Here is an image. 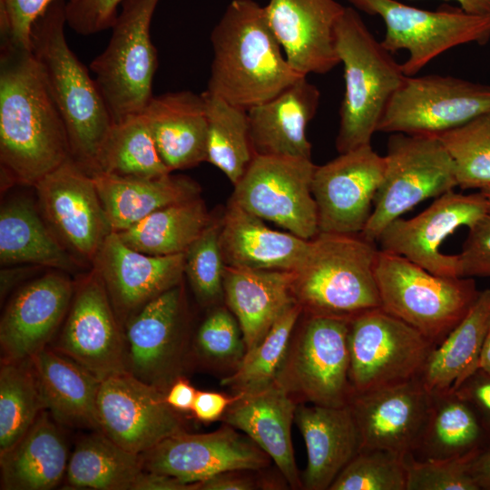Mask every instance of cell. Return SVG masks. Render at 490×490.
<instances>
[{
    "label": "cell",
    "instance_id": "obj_35",
    "mask_svg": "<svg viewBox=\"0 0 490 490\" xmlns=\"http://www.w3.org/2000/svg\"><path fill=\"white\" fill-rule=\"evenodd\" d=\"M490 325V289L480 294L461 321L430 352L418 380L429 392L457 387L478 368Z\"/></svg>",
    "mask_w": 490,
    "mask_h": 490
},
{
    "label": "cell",
    "instance_id": "obj_31",
    "mask_svg": "<svg viewBox=\"0 0 490 490\" xmlns=\"http://www.w3.org/2000/svg\"><path fill=\"white\" fill-rule=\"evenodd\" d=\"M45 406L60 424L99 430L97 398L101 380L54 349L29 359Z\"/></svg>",
    "mask_w": 490,
    "mask_h": 490
},
{
    "label": "cell",
    "instance_id": "obj_42",
    "mask_svg": "<svg viewBox=\"0 0 490 490\" xmlns=\"http://www.w3.org/2000/svg\"><path fill=\"white\" fill-rule=\"evenodd\" d=\"M302 312V308L297 302L289 307L265 338L246 352L237 369L221 377L220 385L230 388L232 394H245L274 383Z\"/></svg>",
    "mask_w": 490,
    "mask_h": 490
},
{
    "label": "cell",
    "instance_id": "obj_1",
    "mask_svg": "<svg viewBox=\"0 0 490 490\" xmlns=\"http://www.w3.org/2000/svg\"><path fill=\"white\" fill-rule=\"evenodd\" d=\"M69 158L64 121L34 54L1 38L2 174L8 181L34 187Z\"/></svg>",
    "mask_w": 490,
    "mask_h": 490
},
{
    "label": "cell",
    "instance_id": "obj_14",
    "mask_svg": "<svg viewBox=\"0 0 490 490\" xmlns=\"http://www.w3.org/2000/svg\"><path fill=\"white\" fill-rule=\"evenodd\" d=\"M125 328L126 370L166 393L191 358L181 283L145 304Z\"/></svg>",
    "mask_w": 490,
    "mask_h": 490
},
{
    "label": "cell",
    "instance_id": "obj_37",
    "mask_svg": "<svg viewBox=\"0 0 490 490\" xmlns=\"http://www.w3.org/2000/svg\"><path fill=\"white\" fill-rule=\"evenodd\" d=\"M211 217L199 196L162 208L117 234L126 245L140 252L176 255L185 253Z\"/></svg>",
    "mask_w": 490,
    "mask_h": 490
},
{
    "label": "cell",
    "instance_id": "obj_38",
    "mask_svg": "<svg viewBox=\"0 0 490 490\" xmlns=\"http://www.w3.org/2000/svg\"><path fill=\"white\" fill-rule=\"evenodd\" d=\"M142 470L141 454L122 448L97 430L77 443L65 475L74 488L132 490Z\"/></svg>",
    "mask_w": 490,
    "mask_h": 490
},
{
    "label": "cell",
    "instance_id": "obj_56",
    "mask_svg": "<svg viewBox=\"0 0 490 490\" xmlns=\"http://www.w3.org/2000/svg\"><path fill=\"white\" fill-rule=\"evenodd\" d=\"M472 473L480 490H490V448L473 461Z\"/></svg>",
    "mask_w": 490,
    "mask_h": 490
},
{
    "label": "cell",
    "instance_id": "obj_25",
    "mask_svg": "<svg viewBox=\"0 0 490 490\" xmlns=\"http://www.w3.org/2000/svg\"><path fill=\"white\" fill-rule=\"evenodd\" d=\"M298 403L276 382L239 394L220 421L248 436L274 462L291 489H303L291 440Z\"/></svg>",
    "mask_w": 490,
    "mask_h": 490
},
{
    "label": "cell",
    "instance_id": "obj_3",
    "mask_svg": "<svg viewBox=\"0 0 490 490\" xmlns=\"http://www.w3.org/2000/svg\"><path fill=\"white\" fill-rule=\"evenodd\" d=\"M65 0L35 20L31 52L64 121L72 159L90 175L113 122L93 78L67 44Z\"/></svg>",
    "mask_w": 490,
    "mask_h": 490
},
{
    "label": "cell",
    "instance_id": "obj_10",
    "mask_svg": "<svg viewBox=\"0 0 490 490\" xmlns=\"http://www.w3.org/2000/svg\"><path fill=\"white\" fill-rule=\"evenodd\" d=\"M348 345L351 394L418 378L436 346L381 307L349 318Z\"/></svg>",
    "mask_w": 490,
    "mask_h": 490
},
{
    "label": "cell",
    "instance_id": "obj_44",
    "mask_svg": "<svg viewBox=\"0 0 490 490\" xmlns=\"http://www.w3.org/2000/svg\"><path fill=\"white\" fill-rule=\"evenodd\" d=\"M437 137L453 161L457 187L480 191L490 186V114Z\"/></svg>",
    "mask_w": 490,
    "mask_h": 490
},
{
    "label": "cell",
    "instance_id": "obj_9",
    "mask_svg": "<svg viewBox=\"0 0 490 490\" xmlns=\"http://www.w3.org/2000/svg\"><path fill=\"white\" fill-rule=\"evenodd\" d=\"M371 216L360 233L377 242L393 220L457 187L453 161L436 135L391 133Z\"/></svg>",
    "mask_w": 490,
    "mask_h": 490
},
{
    "label": "cell",
    "instance_id": "obj_46",
    "mask_svg": "<svg viewBox=\"0 0 490 490\" xmlns=\"http://www.w3.org/2000/svg\"><path fill=\"white\" fill-rule=\"evenodd\" d=\"M407 484L406 455L382 448H363L328 490H407Z\"/></svg>",
    "mask_w": 490,
    "mask_h": 490
},
{
    "label": "cell",
    "instance_id": "obj_41",
    "mask_svg": "<svg viewBox=\"0 0 490 490\" xmlns=\"http://www.w3.org/2000/svg\"><path fill=\"white\" fill-rule=\"evenodd\" d=\"M43 410L45 406L29 360H2L0 455L24 436Z\"/></svg>",
    "mask_w": 490,
    "mask_h": 490
},
{
    "label": "cell",
    "instance_id": "obj_16",
    "mask_svg": "<svg viewBox=\"0 0 490 490\" xmlns=\"http://www.w3.org/2000/svg\"><path fill=\"white\" fill-rule=\"evenodd\" d=\"M97 417L101 432L136 454L186 431L182 415L167 403L165 392L128 371L102 380Z\"/></svg>",
    "mask_w": 490,
    "mask_h": 490
},
{
    "label": "cell",
    "instance_id": "obj_43",
    "mask_svg": "<svg viewBox=\"0 0 490 490\" xmlns=\"http://www.w3.org/2000/svg\"><path fill=\"white\" fill-rule=\"evenodd\" d=\"M247 352L240 326L226 305H216L198 328L191 358L222 377L233 373Z\"/></svg>",
    "mask_w": 490,
    "mask_h": 490
},
{
    "label": "cell",
    "instance_id": "obj_19",
    "mask_svg": "<svg viewBox=\"0 0 490 490\" xmlns=\"http://www.w3.org/2000/svg\"><path fill=\"white\" fill-rule=\"evenodd\" d=\"M142 468L199 483L220 473L269 468L270 457L248 436L223 423L204 434L182 431L141 454Z\"/></svg>",
    "mask_w": 490,
    "mask_h": 490
},
{
    "label": "cell",
    "instance_id": "obj_2",
    "mask_svg": "<svg viewBox=\"0 0 490 490\" xmlns=\"http://www.w3.org/2000/svg\"><path fill=\"white\" fill-rule=\"evenodd\" d=\"M207 93L249 110L275 97L303 75L289 64L255 0H232L211 34Z\"/></svg>",
    "mask_w": 490,
    "mask_h": 490
},
{
    "label": "cell",
    "instance_id": "obj_55",
    "mask_svg": "<svg viewBox=\"0 0 490 490\" xmlns=\"http://www.w3.org/2000/svg\"><path fill=\"white\" fill-rule=\"evenodd\" d=\"M197 390L183 377H178L165 393L167 403L175 410L191 412Z\"/></svg>",
    "mask_w": 490,
    "mask_h": 490
},
{
    "label": "cell",
    "instance_id": "obj_53",
    "mask_svg": "<svg viewBox=\"0 0 490 490\" xmlns=\"http://www.w3.org/2000/svg\"><path fill=\"white\" fill-rule=\"evenodd\" d=\"M239 394H225L214 391L197 390L191 413L203 423L220 420Z\"/></svg>",
    "mask_w": 490,
    "mask_h": 490
},
{
    "label": "cell",
    "instance_id": "obj_39",
    "mask_svg": "<svg viewBox=\"0 0 490 490\" xmlns=\"http://www.w3.org/2000/svg\"><path fill=\"white\" fill-rule=\"evenodd\" d=\"M97 172L135 178L171 173L142 113L113 123L97 154Z\"/></svg>",
    "mask_w": 490,
    "mask_h": 490
},
{
    "label": "cell",
    "instance_id": "obj_13",
    "mask_svg": "<svg viewBox=\"0 0 490 490\" xmlns=\"http://www.w3.org/2000/svg\"><path fill=\"white\" fill-rule=\"evenodd\" d=\"M490 114V85L451 75L406 76L377 132L439 135Z\"/></svg>",
    "mask_w": 490,
    "mask_h": 490
},
{
    "label": "cell",
    "instance_id": "obj_34",
    "mask_svg": "<svg viewBox=\"0 0 490 490\" xmlns=\"http://www.w3.org/2000/svg\"><path fill=\"white\" fill-rule=\"evenodd\" d=\"M490 448V432L454 390L431 393L428 417L413 455L419 460L475 458Z\"/></svg>",
    "mask_w": 490,
    "mask_h": 490
},
{
    "label": "cell",
    "instance_id": "obj_45",
    "mask_svg": "<svg viewBox=\"0 0 490 490\" xmlns=\"http://www.w3.org/2000/svg\"><path fill=\"white\" fill-rule=\"evenodd\" d=\"M221 216L212 215L208 226L184 253V274L196 299L210 308L224 299L226 265L220 245Z\"/></svg>",
    "mask_w": 490,
    "mask_h": 490
},
{
    "label": "cell",
    "instance_id": "obj_5",
    "mask_svg": "<svg viewBox=\"0 0 490 490\" xmlns=\"http://www.w3.org/2000/svg\"><path fill=\"white\" fill-rule=\"evenodd\" d=\"M336 45L345 82L336 138L341 153L371 143L390 99L407 75L354 7H346L337 24Z\"/></svg>",
    "mask_w": 490,
    "mask_h": 490
},
{
    "label": "cell",
    "instance_id": "obj_8",
    "mask_svg": "<svg viewBox=\"0 0 490 490\" xmlns=\"http://www.w3.org/2000/svg\"><path fill=\"white\" fill-rule=\"evenodd\" d=\"M348 318L302 312L275 382L298 403H348Z\"/></svg>",
    "mask_w": 490,
    "mask_h": 490
},
{
    "label": "cell",
    "instance_id": "obj_30",
    "mask_svg": "<svg viewBox=\"0 0 490 490\" xmlns=\"http://www.w3.org/2000/svg\"><path fill=\"white\" fill-rule=\"evenodd\" d=\"M292 271L225 266V305L236 317L247 352L255 348L274 323L296 301Z\"/></svg>",
    "mask_w": 490,
    "mask_h": 490
},
{
    "label": "cell",
    "instance_id": "obj_17",
    "mask_svg": "<svg viewBox=\"0 0 490 490\" xmlns=\"http://www.w3.org/2000/svg\"><path fill=\"white\" fill-rule=\"evenodd\" d=\"M488 212L480 191L462 194L451 191L436 198L416 216L400 217L388 224L377 240L379 249L403 256L434 274L458 277L456 254H444L440 246L458 228L471 227Z\"/></svg>",
    "mask_w": 490,
    "mask_h": 490
},
{
    "label": "cell",
    "instance_id": "obj_29",
    "mask_svg": "<svg viewBox=\"0 0 490 490\" xmlns=\"http://www.w3.org/2000/svg\"><path fill=\"white\" fill-rule=\"evenodd\" d=\"M142 113L171 172L206 162L208 120L202 93L177 91L153 96Z\"/></svg>",
    "mask_w": 490,
    "mask_h": 490
},
{
    "label": "cell",
    "instance_id": "obj_24",
    "mask_svg": "<svg viewBox=\"0 0 490 490\" xmlns=\"http://www.w3.org/2000/svg\"><path fill=\"white\" fill-rule=\"evenodd\" d=\"M73 296V283L58 273L46 274L23 287L1 318L2 360H26L45 348Z\"/></svg>",
    "mask_w": 490,
    "mask_h": 490
},
{
    "label": "cell",
    "instance_id": "obj_18",
    "mask_svg": "<svg viewBox=\"0 0 490 490\" xmlns=\"http://www.w3.org/2000/svg\"><path fill=\"white\" fill-rule=\"evenodd\" d=\"M34 187L42 212L60 240L93 264L113 232L93 177L69 158Z\"/></svg>",
    "mask_w": 490,
    "mask_h": 490
},
{
    "label": "cell",
    "instance_id": "obj_21",
    "mask_svg": "<svg viewBox=\"0 0 490 490\" xmlns=\"http://www.w3.org/2000/svg\"><path fill=\"white\" fill-rule=\"evenodd\" d=\"M430 405L431 393L418 378L353 393L348 403L359 431L361 449L382 448L406 456H413L418 446Z\"/></svg>",
    "mask_w": 490,
    "mask_h": 490
},
{
    "label": "cell",
    "instance_id": "obj_7",
    "mask_svg": "<svg viewBox=\"0 0 490 490\" xmlns=\"http://www.w3.org/2000/svg\"><path fill=\"white\" fill-rule=\"evenodd\" d=\"M160 0H122L106 48L90 64L113 122L142 113L152 95L157 51L151 23Z\"/></svg>",
    "mask_w": 490,
    "mask_h": 490
},
{
    "label": "cell",
    "instance_id": "obj_23",
    "mask_svg": "<svg viewBox=\"0 0 490 490\" xmlns=\"http://www.w3.org/2000/svg\"><path fill=\"white\" fill-rule=\"evenodd\" d=\"M184 253L152 256L126 245L117 232L104 240L93 265L101 277L120 320L181 283Z\"/></svg>",
    "mask_w": 490,
    "mask_h": 490
},
{
    "label": "cell",
    "instance_id": "obj_48",
    "mask_svg": "<svg viewBox=\"0 0 490 490\" xmlns=\"http://www.w3.org/2000/svg\"><path fill=\"white\" fill-rule=\"evenodd\" d=\"M54 1L0 0L1 38L31 50L33 24Z\"/></svg>",
    "mask_w": 490,
    "mask_h": 490
},
{
    "label": "cell",
    "instance_id": "obj_58",
    "mask_svg": "<svg viewBox=\"0 0 490 490\" xmlns=\"http://www.w3.org/2000/svg\"><path fill=\"white\" fill-rule=\"evenodd\" d=\"M478 368L490 373V325L481 350Z\"/></svg>",
    "mask_w": 490,
    "mask_h": 490
},
{
    "label": "cell",
    "instance_id": "obj_32",
    "mask_svg": "<svg viewBox=\"0 0 490 490\" xmlns=\"http://www.w3.org/2000/svg\"><path fill=\"white\" fill-rule=\"evenodd\" d=\"M113 231L130 228L151 213L199 197L200 185L172 172L155 178L122 177L97 172L91 174Z\"/></svg>",
    "mask_w": 490,
    "mask_h": 490
},
{
    "label": "cell",
    "instance_id": "obj_12",
    "mask_svg": "<svg viewBox=\"0 0 490 490\" xmlns=\"http://www.w3.org/2000/svg\"><path fill=\"white\" fill-rule=\"evenodd\" d=\"M311 159L255 155L230 199L245 211L302 239L318 233Z\"/></svg>",
    "mask_w": 490,
    "mask_h": 490
},
{
    "label": "cell",
    "instance_id": "obj_36",
    "mask_svg": "<svg viewBox=\"0 0 490 490\" xmlns=\"http://www.w3.org/2000/svg\"><path fill=\"white\" fill-rule=\"evenodd\" d=\"M0 262L30 263L64 271H74L79 266L74 255L47 228L34 205L21 199L1 207Z\"/></svg>",
    "mask_w": 490,
    "mask_h": 490
},
{
    "label": "cell",
    "instance_id": "obj_54",
    "mask_svg": "<svg viewBox=\"0 0 490 490\" xmlns=\"http://www.w3.org/2000/svg\"><path fill=\"white\" fill-rule=\"evenodd\" d=\"M132 490H199V483H186L169 475L142 470Z\"/></svg>",
    "mask_w": 490,
    "mask_h": 490
},
{
    "label": "cell",
    "instance_id": "obj_4",
    "mask_svg": "<svg viewBox=\"0 0 490 490\" xmlns=\"http://www.w3.org/2000/svg\"><path fill=\"white\" fill-rule=\"evenodd\" d=\"M378 250L360 234L319 232L292 271L295 301L304 313L348 319L381 307L375 276Z\"/></svg>",
    "mask_w": 490,
    "mask_h": 490
},
{
    "label": "cell",
    "instance_id": "obj_49",
    "mask_svg": "<svg viewBox=\"0 0 490 490\" xmlns=\"http://www.w3.org/2000/svg\"><path fill=\"white\" fill-rule=\"evenodd\" d=\"M122 0H67V24L77 34L90 35L112 28Z\"/></svg>",
    "mask_w": 490,
    "mask_h": 490
},
{
    "label": "cell",
    "instance_id": "obj_59",
    "mask_svg": "<svg viewBox=\"0 0 490 490\" xmlns=\"http://www.w3.org/2000/svg\"><path fill=\"white\" fill-rule=\"evenodd\" d=\"M485 198L488 205V211L490 212V186L483 188L479 191Z\"/></svg>",
    "mask_w": 490,
    "mask_h": 490
},
{
    "label": "cell",
    "instance_id": "obj_28",
    "mask_svg": "<svg viewBox=\"0 0 490 490\" xmlns=\"http://www.w3.org/2000/svg\"><path fill=\"white\" fill-rule=\"evenodd\" d=\"M264 220L230 201L222 212L220 245L225 265L294 271L310 240L268 227Z\"/></svg>",
    "mask_w": 490,
    "mask_h": 490
},
{
    "label": "cell",
    "instance_id": "obj_22",
    "mask_svg": "<svg viewBox=\"0 0 490 490\" xmlns=\"http://www.w3.org/2000/svg\"><path fill=\"white\" fill-rule=\"evenodd\" d=\"M270 26L289 65L299 74H323L339 63L336 27L345 6L336 0H270Z\"/></svg>",
    "mask_w": 490,
    "mask_h": 490
},
{
    "label": "cell",
    "instance_id": "obj_20",
    "mask_svg": "<svg viewBox=\"0 0 490 490\" xmlns=\"http://www.w3.org/2000/svg\"><path fill=\"white\" fill-rule=\"evenodd\" d=\"M54 350L101 381L127 371L124 334L95 270L79 284Z\"/></svg>",
    "mask_w": 490,
    "mask_h": 490
},
{
    "label": "cell",
    "instance_id": "obj_33",
    "mask_svg": "<svg viewBox=\"0 0 490 490\" xmlns=\"http://www.w3.org/2000/svg\"><path fill=\"white\" fill-rule=\"evenodd\" d=\"M47 410H43L24 436L0 455L1 489L49 490L66 473V442Z\"/></svg>",
    "mask_w": 490,
    "mask_h": 490
},
{
    "label": "cell",
    "instance_id": "obj_6",
    "mask_svg": "<svg viewBox=\"0 0 490 490\" xmlns=\"http://www.w3.org/2000/svg\"><path fill=\"white\" fill-rule=\"evenodd\" d=\"M375 276L381 308L436 345L461 321L481 291L473 278L436 275L380 249Z\"/></svg>",
    "mask_w": 490,
    "mask_h": 490
},
{
    "label": "cell",
    "instance_id": "obj_52",
    "mask_svg": "<svg viewBox=\"0 0 490 490\" xmlns=\"http://www.w3.org/2000/svg\"><path fill=\"white\" fill-rule=\"evenodd\" d=\"M452 390L473 407L490 432V373L477 368Z\"/></svg>",
    "mask_w": 490,
    "mask_h": 490
},
{
    "label": "cell",
    "instance_id": "obj_51",
    "mask_svg": "<svg viewBox=\"0 0 490 490\" xmlns=\"http://www.w3.org/2000/svg\"><path fill=\"white\" fill-rule=\"evenodd\" d=\"M260 470H233L217 474L199 482V490L276 489L281 486L274 476Z\"/></svg>",
    "mask_w": 490,
    "mask_h": 490
},
{
    "label": "cell",
    "instance_id": "obj_47",
    "mask_svg": "<svg viewBox=\"0 0 490 490\" xmlns=\"http://www.w3.org/2000/svg\"><path fill=\"white\" fill-rule=\"evenodd\" d=\"M475 458L419 460L408 455L407 490H480L472 473Z\"/></svg>",
    "mask_w": 490,
    "mask_h": 490
},
{
    "label": "cell",
    "instance_id": "obj_26",
    "mask_svg": "<svg viewBox=\"0 0 490 490\" xmlns=\"http://www.w3.org/2000/svg\"><path fill=\"white\" fill-rule=\"evenodd\" d=\"M296 423L307 449L303 489L328 490L361 449L358 426L348 405L328 407L298 404Z\"/></svg>",
    "mask_w": 490,
    "mask_h": 490
},
{
    "label": "cell",
    "instance_id": "obj_15",
    "mask_svg": "<svg viewBox=\"0 0 490 490\" xmlns=\"http://www.w3.org/2000/svg\"><path fill=\"white\" fill-rule=\"evenodd\" d=\"M384 171L385 158L370 143L316 165L311 190L319 232L360 234L373 211Z\"/></svg>",
    "mask_w": 490,
    "mask_h": 490
},
{
    "label": "cell",
    "instance_id": "obj_57",
    "mask_svg": "<svg viewBox=\"0 0 490 490\" xmlns=\"http://www.w3.org/2000/svg\"><path fill=\"white\" fill-rule=\"evenodd\" d=\"M457 2L464 11L475 14H490V0H454Z\"/></svg>",
    "mask_w": 490,
    "mask_h": 490
},
{
    "label": "cell",
    "instance_id": "obj_40",
    "mask_svg": "<svg viewBox=\"0 0 490 490\" xmlns=\"http://www.w3.org/2000/svg\"><path fill=\"white\" fill-rule=\"evenodd\" d=\"M208 120L206 162L221 171L233 186L254 158L248 110L202 93Z\"/></svg>",
    "mask_w": 490,
    "mask_h": 490
},
{
    "label": "cell",
    "instance_id": "obj_27",
    "mask_svg": "<svg viewBox=\"0 0 490 490\" xmlns=\"http://www.w3.org/2000/svg\"><path fill=\"white\" fill-rule=\"evenodd\" d=\"M320 92L307 76L248 110L255 155L311 159L306 129L318 112Z\"/></svg>",
    "mask_w": 490,
    "mask_h": 490
},
{
    "label": "cell",
    "instance_id": "obj_11",
    "mask_svg": "<svg viewBox=\"0 0 490 490\" xmlns=\"http://www.w3.org/2000/svg\"><path fill=\"white\" fill-rule=\"evenodd\" d=\"M347 1L355 9L383 20L386 33L381 43L391 54L407 52L401 64L407 76L416 75L447 50L490 40V14H470L461 8L429 11L397 0Z\"/></svg>",
    "mask_w": 490,
    "mask_h": 490
},
{
    "label": "cell",
    "instance_id": "obj_50",
    "mask_svg": "<svg viewBox=\"0 0 490 490\" xmlns=\"http://www.w3.org/2000/svg\"><path fill=\"white\" fill-rule=\"evenodd\" d=\"M457 256L458 277H490V212L471 227Z\"/></svg>",
    "mask_w": 490,
    "mask_h": 490
}]
</instances>
